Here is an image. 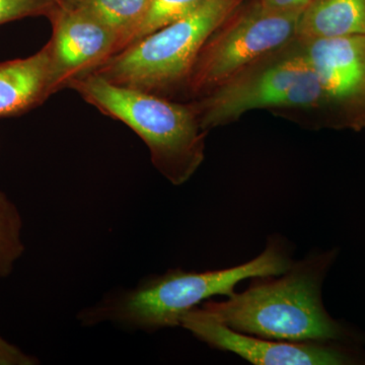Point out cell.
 Masks as SVG:
<instances>
[{"instance_id": "cell-1", "label": "cell", "mask_w": 365, "mask_h": 365, "mask_svg": "<svg viewBox=\"0 0 365 365\" xmlns=\"http://www.w3.org/2000/svg\"><path fill=\"white\" fill-rule=\"evenodd\" d=\"M334 254L314 253L278 276L252 278L242 292L200 307L237 332L289 342H342L348 332L331 318L322 285Z\"/></svg>"}, {"instance_id": "cell-2", "label": "cell", "mask_w": 365, "mask_h": 365, "mask_svg": "<svg viewBox=\"0 0 365 365\" xmlns=\"http://www.w3.org/2000/svg\"><path fill=\"white\" fill-rule=\"evenodd\" d=\"M292 248L278 235L270 237L253 260L218 270L168 271L151 276L136 287L106 297L79 314L86 326L112 322L125 328L155 332L180 326L182 314L217 295L232 297L242 280L278 276L294 264Z\"/></svg>"}, {"instance_id": "cell-3", "label": "cell", "mask_w": 365, "mask_h": 365, "mask_svg": "<svg viewBox=\"0 0 365 365\" xmlns=\"http://www.w3.org/2000/svg\"><path fill=\"white\" fill-rule=\"evenodd\" d=\"M190 103L207 132L255 110L311 128H329L323 91L297 37Z\"/></svg>"}, {"instance_id": "cell-4", "label": "cell", "mask_w": 365, "mask_h": 365, "mask_svg": "<svg viewBox=\"0 0 365 365\" xmlns=\"http://www.w3.org/2000/svg\"><path fill=\"white\" fill-rule=\"evenodd\" d=\"M106 116L122 122L143 139L155 169L173 185L191 179L205 158V137L191 103L114 85L86 74L69 85Z\"/></svg>"}, {"instance_id": "cell-5", "label": "cell", "mask_w": 365, "mask_h": 365, "mask_svg": "<svg viewBox=\"0 0 365 365\" xmlns=\"http://www.w3.org/2000/svg\"><path fill=\"white\" fill-rule=\"evenodd\" d=\"M246 1L205 0L195 11L127 46L88 74L165 98L184 91L206 41Z\"/></svg>"}, {"instance_id": "cell-6", "label": "cell", "mask_w": 365, "mask_h": 365, "mask_svg": "<svg viewBox=\"0 0 365 365\" xmlns=\"http://www.w3.org/2000/svg\"><path fill=\"white\" fill-rule=\"evenodd\" d=\"M302 11L275 13L258 0H247L206 41L184 91L193 100L202 97L294 40Z\"/></svg>"}, {"instance_id": "cell-7", "label": "cell", "mask_w": 365, "mask_h": 365, "mask_svg": "<svg viewBox=\"0 0 365 365\" xmlns=\"http://www.w3.org/2000/svg\"><path fill=\"white\" fill-rule=\"evenodd\" d=\"M297 40L323 91L329 128L364 130L365 35Z\"/></svg>"}, {"instance_id": "cell-8", "label": "cell", "mask_w": 365, "mask_h": 365, "mask_svg": "<svg viewBox=\"0 0 365 365\" xmlns=\"http://www.w3.org/2000/svg\"><path fill=\"white\" fill-rule=\"evenodd\" d=\"M180 326L215 349L234 353L256 365H345L359 362L338 342H289L237 332L200 306L182 314Z\"/></svg>"}, {"instance_id": "cell-9", "label": "cell", "mask_w": 365, "mask_h": 365, "mask_svg": "<svg viewBox=\"0 0 365 365\" xmlns=\"http://www.w3.org/2000/svg\"><path fill=\"white\" fill-rule=\"evenodd\" d=\"M48 19L52 25L47 46L54 93L68 88L74 79L90 73L121 50L116 34L83 9L58 4Z\"/></svg>"}, {"instance_id": "cell-10", "label": "cell", "mask_w": 365, "mask_h": 365, "mask_svg": "<svg viewBox=\"0 0 365 365\" xmlns=\"http://www.w3.org/2000/svg\"><path fill=\"white\" fill-rule=\"evenodd\" d=\"M53 93L51 57L47 44L26 58L0 62V118L25 114Z\"/></svg>"}, {"instance_id": "cell-11", "label": "cell", "mask_w": 365, "mask_h": 365, "mask_svg": "<svg viewBox=\"0 0 365 365\" xmlns=\"http://www.w3.org/2000/svg\"><path fill=\"white\" fill-rule=\"evenodd\" d=\"M365 35V0H312L300 14L299 40Z\"/></svg>"}, {"instance_id": "cell-12", "label": "cell", "mask_w": 365, "mask_h": 365, "mask_svg": "<svg viewBox=\"0 0 365 365\" xmlns=\"http://www.w3.org/2000/svg\"><path fill=\"white\" fill-rule=\"evenodd\" d=\"M58 4L83 9L104 24L116 34L123 50L143 23L150 0H58Z\"/></svg>"}, {"instance_id": "cell-13", "label": "cell", "mask_w": 365, "mask_h": 365, "mask_svg": "<svg viewBox=\"0 0 365 365\" xmlns=\"http://www.w3.org/2000/svg\"><path fill=\"white\" fill-rule=\"evenodd\" d=\"M23 220L13 201L0 191V279L13 272L25 252Z\"/></svg>"}, {"instance_id": "cell-14", "label": "cell", "mask_w": 365, "mask_h": 365, "mask_svg": "<svg viewBox=\"0 0 365 365\" xmlns=\"http://www.w3.org/2000/svg\"><path fill=\"white\" fill-rule=\"evenodd\" d=\"M204 1L205 0H150V6L143 23L130 44L173 21L180 20L195 11Z\"/></svg>"}, {"instance_id": "cell-15", "label": "cell", "mask_w": 365, "mask_h": 365, "mask_svg": "<svg viewBox=\"0 0 365 365\" xmlns=\"http://www.w3.org/2000/svg\"><path fill=\"white\" fill-rule=\"evenodd\" d=\"M57 4L58 0H0V26L31 16L49 18Z\"/></svg>"}, {"instance_id": "cell-16", "label": "cell", "mask_w": 365, "mask_h": 365, "mask_svg": "<svg viewBox=\"0 0 365 365\" xmlns=\"http://www.w3.org/2000/svg\"><path fill=\"white\" fill-rule=\"evenodd\" d=\"M38 360L26 354L16 346L7 342L0 336V365H35Z\"/></svg>"}, {"instance_id": "cell-17", "label": "cell", "mask_w": 365, "mask_h": 365, "mask_svg": "<svg viewBox=\"0 0 365 365\" xmlns=\"http://www.w3.org/2000/svg\"><path fill=\"white\" fill-rule=\"evenodd\" d=\"M266 11L275 13H292L304 11L312 0H258Z\"/></svg>"}]
</instances>
